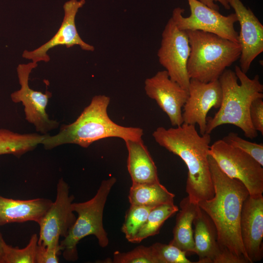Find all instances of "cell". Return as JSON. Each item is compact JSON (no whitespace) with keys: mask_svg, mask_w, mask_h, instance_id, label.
I'll return each mask as SVG.
<instances>
[{"mask_svg":"<svg viewBox=\"0 0 263 263\" xmlns=\"http://www.w3.org/2000/svg\"><path fill=\"white\" fill-rule=\"evenodd\" d=\"M4 242L2 234L0 232V263H3L2 244Z\"/></svg>","mask_w":263,"mask_h":263,"instance_id":"32","label":"cell"},{"mask_svg":"<svg viewBox=\"0 0 263 263\" xmlns=\"http://www.w3.org/2000/svg\"><path fill=\"white\" fill-rule=\"evenodd\" d=\"M219 80L222 102L214 116L207 117L206 133L210 134L219 126L231 124L242 130L246 137L256 138L258 132L251 123L249 109L253 100L263 98V85L259 75L250 78L236 65L235 71L225 70Z\"/></svg>","mask_w":263,"mask_h":263,"instance_id":"4","label":"cell"},{"mask_svg":"<svg viewBox=\"0 0 263 263\" xmlns=\"http://www.w3.org/2000/svg\"><path fill=\"white\" fill-rule=\"evenodd\" d=\"M44 135L37 133L19 134L0 129V155L10 154L20 157L41 144Z\"/></svg>","mask_w":263,"mask_h":263,"instance_id":"22","label":"cell"},{"mask_svg":"<svg viewBox=\"0 0 263 263\" xmlns=\"http://www.w3.org/2000/svg\"><path fill=\"white\" fill-rule=\"evenodd\" d=\"M179 206L181 209L176 216L173 238L169 244L185 252L187 255L194 254L192 224L199 207L191 202L188 196L181 201Z\"/></svg>","mask_w":263,"mask_h":263,"instance_id":"20","label":"cell"},{"mask_svg":"<svg viewBox=\"0 0 263 263\" xmlns=\"http://www.w3.org/2000/svg\"><path fill=\"white\" fill-rule=\"evenodd\" d=\"M208 154L225 174L240 181L250 195H262L263 166L250 155L223 139L218 140L210 146Z\"/></svg>","mask_w":263,"mask_h":263,"instance_id":"7","label":"cell"},{"mask_svg":"<svg viewBox=\"0 0 263 263\" xmlns=\"http://www.w3.org/2000/svg\"><path fill=\"white\" fill-rule=\"evenodd\" d=\"M157 263H192L186 253L171 244L155 243L150 246Z\"/></svg>","mask_w":263,"mask_h":263,"instance_id":"26","label":"cell"},{"mask_svg":"<svg viewBox=\"0 0 263 263\" xmlns=\"http://www.w3.org/2000/svg\"><path fill=\"white\" fill-rule=\"evenodd\" d=\"M190 47L187 63L190 78L207 83L218 80L241 53L239 43L199 30L186 31Z\"/></svg>","mask_w":263,"mask_h":263,"instance_id":"5","label":"cell"},{"mask_svg":"<svg viewBox=\"0 0 263 263\" xmlns=\"http://www.w3.org/2000/svg\"><path fill=\"white\" fill-rule=\"evenodd\" d=\"M235 11L240 25L241 46L239 66L246 74L254 59L263 52V25L252 11L241 0H227Z\"/></svg>","mask_w":263,"mask_h":263,"instance_id":"15","label":"cell"},{"mask_svg":"<svg viewBox=\"0 0 263 263\" xmlns=\"http://www.w3.org/2000/svg\"><path fill=\"white\" fill-rule=\"evenodd\" d=\"M61 251L60 245L57 247H48L38 244L36 251V263H58Z\"/></svg>","mask_w":263,"mask_h":263,"instance_id":"30","label":"cell"},{"mask_svg":"<svg viewBox=\"0 0 263 263\" xmlns=\"http://www.w3.org/2000/svg\"><path fill=\"white\" fill-rule=\"evenodd\" d=\"M242 243L250 261L263 257V196L249 195L244 202L240 222Z\"/></svg>","mask_w":263,"mask_h":263,"instance_id":"16","label":"cell"},{"mask_svg":"<svg viewBox=\"0 0 263 263\" xmlns=\"http://www.w3.org/2000/svg\"><path fill=\"white\" fill-rule=\"evenodd\" d=\"M38 239L36 234H33L28 244L21 249L4 242L2 244L3 263H36Z\"/></svg>","mask_w":263,"mask_h":263,"instance_id":"25","label":"cell"},{"mask_svg":"<svg viewBox=\"0 0 263 263\" xmlns=\"http://www.w3.org/2000/svg\"><path fill=\"white\" fill-rule=\"evenodd\" d=\"M229 145L238 148L250 155L263 166V144L244 139L238 134L230 132L222 139Z\"/></svg>","mask_w":263,"mask_h":263,"instance_id":"28","label":"cell"},{"mask_svg":"<svg viewBox=\"0 0 263 263\" xmlns=\"http://www.w3.org/2000/svg\"><path fill=\"white\" fill-rule=\"evenodd\" d=\"M208 162L214 195L211 199L200 202L198 205L214 224L221 248L250 263L240 231L242 208L249 195L248 191L240 181L225 174L209 155Z\"/></svg>","mask_w":263,"mask_h":263,"instance_id":"1","label":"cell"},{"mask_svg":"<svg viewBox=\"0 0 263 263\" xmlns=\"http://www.w3.org/2000/svg\"><path fill=\"white\" fill-rule=\"evenodd\" d=\"M38 66V63L31 61L27 64H20L17 68L20 88L11 94L15 103L21 102L24 107L25 118L34 125L36 131L43 134L58 127L59 123L49 118L46 108L52 94L49 92L43 94L35 91L29 86V78L33 69Z\"/></svg>","mask_w":263,"mask_h":263,"instance_id":"11","label":"cell"},{"mask_svg":"<svg viewBox=\"0 0 263 263\" xmlns=\"http://www.w3.org/2000/svg\"><path fill=\"white\" fill-rule=\"evenodd\" d=\"M188 96L182 110L183 123L197 124L201 135L206 133L207 114L212 108H219L222 91L219 79L205 83L190 78Z\"/></svg>","mask_w":263,"mask_h":263,"instance_id":"12","label":"cell"},{"mask_svg":"<svg viewBox=\"0 0 263 263\" xmlns=\"http://www.w3.org/2000/svg\"><path fill=\"white\" fill-rule=\"evenodd\" d=\"M203 4L214 10L219 11V6L215 3L216 2L220 3L226 10H229L231 8L227 0H199Z\"/></svg>","mask_w":263,"mask_h":263,"instance_id":"31","label":"cell"},{"mask_svg":"<svg viewBox=\"0 0 263 263\" xmlns=\"http://www.w3.org/2000/svg\"><path fill=\"white\" fill-rule=\"evenodd\" d=\"M174 194L157 183H132L128 198L131 205L155 207L174 203Z\"/></svg>","mask_w":263,"mask_h":263,"instance_id":"21","label":"cell"},{"mask_svg":"<svg viewBox=\"0 0 263 263\" xmlns=\"http://www.w3.org/2000/svg\"><path fill=\"white\" fill-rule=\"evenodd\" d=\"M113 263H157L151 248L140 245L127 252L115 251L113 254Z\"/></svg>","mask_w":263,"mask_h":263,"instance_id":"27","label":"cell"},{"mask_svg":"<svg viewBox=\"0 0 263 263\" xmlns=\"http://www.w3.org/2000/svg\"><path fill=\"white\" fill-rule=\"evenodd\" d=\"M259 97L252 101L249 109L251 123L254 129L263 135V100Z\"/></svg>","mask_w":263,"mask_h":263,"instance_id":"29","label":"cell"},{"mask_svg":"<svg viewBox=\"0 0 263 263\" xmlns=\"http://www.w3.org/2000/svg\"><path fill=\"white\" fill-rule=\"evenodd\" d=\"M154 207L131 205L121 228L126 239L129 242L133 243L137 233L145 223L150 211Z\"/></svg>","mask_w":263,"mask_h":263,"instance_id":"24","label":"cell"},{"mask_svg":"<svg viewBox=\"0 0 263 263\" xmlns=\"http://www.w3.org/2000/svg\"><path fill=\"white\" fill-rule=\"evenodd\" d=\"M190 14L185 17V11L176 7L172 11V20L181 30H199L211 33L224 38L239 43V34L234 28L238 21L235 13L224 16L199 0H187Z\"/></svg>","mask_w":263,"mask_h":263,"instance_id":"8","label":"cell"},{"mask_svg":"<svg viewBox=\"0 0 263 263\" xmlns=\"http://www.w3.org/2000/svg\"><path fill=\"white\" fill-rule=\"evenodd\" d=\"M52 203L46 198L22 200L0 195V226L27 221H34L38 224Z\"/></svg>","mask_w":263,"mask_h":263,"instance_id":"18","label":"cell"},{"mask_svg":"<svg viewBox=\"0 0 263 263\" xmlns=\"http://www.w3.org/2000/svg\"><path fill=\"white\" fill-rule=\"evenodd\" d=\"M116 182L114 177L104 180L92 198L84 202L73 203L72 209L77 214V217L67 235L59 243L63 257L66 261L77 260V245L87 236L94 235L102 247L108 245L109 240L103 226V215L108 197Z\"/></svg>","mask_w":263,"mask_h":263,"instance_id":"6","label":"cell"},{"mask_svg":"<svg viewBox=\"0 0 263 263\" xmlns=\"http://www.w3.org/2000/svg\"><path fill=\"white\" fill-rule=\"evenodd\" d=\"M85 3V0H69L63 5L64 17L61 24L55 35L48 41L32 51L25 50L22 53L23 58L38 63L48 62L50 57L47 54L51 49L57 46H65L71 48L79 46L81 49L93 51V46L85 42L77 32L75 19L78 10Z\"/></svg>","mask_w":263,"mask_h":263,"instance_id":"14","label":"cell"},{"mask_svg":"<svg viewBox=\"0 0 263 263\" xmlns=\"http://www.w3.org/2000/svg\"><path fill=\"white\" fill-rule=\"evenodd\" d=\"M178 211V207L174 203L154 207L150 211L145 223L137 233L133 243H140L149 237L158 234L164 222Z\"/></svg>","mask_w":263,"mask_h":263,"instance_id":"23","label":"cell"},{"mask_svg":"<svg viewBox=\"0 0 263 263\" xmlns=\"http://www.w3.org/2000/svg\"><path fill=\"white\" fill-rule=\"evenodd\" d=\"M110 102L108 96H94L74 122L62 125L55 135L45 134L41 144L47 150L66 144L86 148L95 141L109 137L120 138L124 141L142 139L141 128L122 126L109 117L107 110Z\"/></svg>","mask_w":263,"mask_h":263,"instance_id":"3","label":"cell"},{"mask_svg":"<svg viewBox=\"0 0 263 263\" xmlns=\"http://www.w3.org/2000/svg\"><path fill=\"white\" fill-rule=\"evenodd\" d=\"M190 52L187 32L179 29L170 18L162 34L158 60L169 78L188 91L190 79L187 70Z\"/></svg>","mask_w":263,"mask_h":263,"instance_id":"9","label":"cell"},{"mask_svg":"<svg viewBox=\"0 0 263 263\" xmlns=\"http://www.w3.org/2000/svg\"><path fill=\"white\" fill-rule=\"evenodd\" d=\"M194 254L198 263H219L225 250L220 247L215 225L207 214L200 207L193 221Z\"/></svg>","mask_w":263,"mask_h":263,"instance_id":"17","label":"cell"},{"mask_svg":"<svg viewBox=\"0 0 263 263\" xmlns=\"http://www.w3.org/2000/svg\"><path fill=\"white\" fill-rule=\"evenodd\" d=\"M152 135L158 144L186 164L188 170L186 190L190 201L198 204L211 199L214 189L208 162L210 134H199L195 125L183 123L175 128L158 127Z\"/></svg>","mask_w":263,"mask_h":263,"instance_id":"2","label":"cell"},{"mask_svg":"<svg viewBox=\"0 0 263 263\" xmlns=\"http://www.w3.org/2000/svg\"><path fill=\"white\" fill-rule=\"evenodd\" d=\"M124 141L128 152L127 169L132 183H160L156 166L142 139Z\"/></svg>","mask_w":263,"mask_h":263,"instance_id":"19","label":"cell"},{"mask_svg":"<svg viewBox=\"0 0 263 263\" xmlns=\"http://www.w3.org/2000/svg\"><path fill=\"white\" fill-rule=\"evenodd\" d=\"M145 91L154 100L169 118L171 125L177 127L183 123L182 108L188 96V91L171 80L166 70L157 72L145 81Z\"/></svg>","mask_w":263,"mask_h":263,"instance_id":"13","label":"cell"},{"mask_svg":"<svg viewBox=\"0 0 263 263\" xmlns=\"http://www.w3.org/2000/svg\"><path fill=\"white\" fill-rule=\"evenodd\" d=\"M74 196L69 194V186L62 179L56 186V197L38 224V244L48 247L59 246V238H65L76 220L72 209Z\"/></svg>","mask_w":263,"mask_h":263,"instance_id":"10","label":"cell"}]
</instances>
